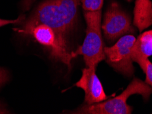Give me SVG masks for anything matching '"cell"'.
Here are the masks:
<instances>
[{
  "instance_id": "obj_1",
  "label": "cell",
  "mask_w": 152,
  "mask_h": 114,
  "mask_svg": "<svg viewBox=\"0 0 152 114\" xmlns=\"http://www.w3.org/2000/svg\"><path fill=\"white\" fill-rule=\"evenodd\" d=\"M80 3L81 0H44L25 21L23 26L15 30L26 35L36 25L44 24L66 39L75 27Z\"/></svg>"
},
{
  "instance_id": "obj_2",
  "label": "cell",
  "mask_w": 152,
  "mask_h": 114,
  "mask_svg": "<svg viewBox=\"0 0 152 114\" xmlns=\"http://www.w3.org/2000/svg\"><path fill=\"white\" fill-rule=\"evenodd\" d=\"M152 88L145 81L138 78L134 79L120 95L98 103L84 104L69 113L80 114H130L132 108L127 104V100L133 94L141 95L145 101L149 100Z\"/></svg>"
},
{
  "instance_id": "obj_3",
  "label": "cell",
  "mask_w": 152,
  "mask_h": 114,
  "mask_svg": "<svg viewBox=\"0 0 152 114\" xmlns=\"http://www.w3.org/2000/svg\"><path fill=\"white\" fill-rule=\"evenodd\" d=\"M102 10L84 11L86 23V37L83 44L71 52L73 59L82 55L86 67H97L100 62L106 59L102 38Z\"/></svg>"
},
{
  "instance_id": "obj_4",
  "label": "cell",
  "mask_w": 152,
  "mask_h": 114,
  "mask_svg": "<svg viewBox=\"0 0 152 114\" xmlns=\"http://www.w3.org/2000/svg\"><path fill=\"white\" fill-rule=\"evenodd\" d=\"M34 38L39 44L48 51L50 57L56 62H60L71 68L73 60L71 52L69 51L67 41L46 25L40 24L36 25L26 33Z\"/></svg>"
},
{
  "instance_id": "obj_5",
  "label": "cell",
  "mask_w": 152,
  "mask_h": 114,
  "mask_svg": "<svg viewBox=\"0 0 152 114\" xmlns=\"http://www.w3.org/2000/svg\"><path fill=\"white\" fill-rule=\"evenodd\" d=\"M135 41L136 38L133 35H124L113 46L104 49L107 63L127 77L132 76L134 71L132 49Z\"/></svg>"
},
{
  "instance_id": "obj_6",
  "label": "cell",
  "mask_w": 152,
  "mask_h": 114,
  "mask_svg": "<svg viewBox=\"0 0 152 114\" xmlns=\"http://www.w3.org/2000/svg\"><path fill=\"white\" fill-rule=\"evenodd\" d=\"M102 28L108 42L115 41L126 33L134 32L130 17L117 2H113L105 13Z\"/></svg>"
},
{
  "instance_id": "obj_7",
  "label": "cell",
  "mask_w": 152,
  "mask_h": 114,
  "mask_svg": "<svg viewBox=\"0 0 152 114\" xmlns=\"http://www.w3.org/2000/svg\"><path fill=\"white\" fill-rule=\"evenodd\" d=\"M95 70L96 66L84 68L80 80L75 84L76 87L84 91V102L87 105L98 103L108 98Z\"/></svg>"
},
{
  "instance_id": "obj_8",
  "label": "cell",
  "mask_w": 152,
  "mask_h": 114,
  "mask_svg": "<svg viewBox=\"0 0 152 114\" xmlns=\"http://www.w3.org/2000/svg\"><path fill=\"white\" fill-rule=\"evenodd\" d=\"M152 55V30L143 32L136 39L132 49L133 62L140 67L143 66L145 60Z\"/></svg>"
},
{
  "instance_id": "obj_9",
  "label": "cell",
  "mask_w": 152,
  "mask_h": 114,
  "mask_svg": "<svg viewBox=\"0 0 152 114\" xmlns=\"http://www.w3.org/2000/svg\"><path fill=\"white\" fill-rule=\"evenodd\" d=\"M134 24L142 32L152 25L151 0H136L134 9Z\"/></svg>"
},
{
  "instance_id": "obj_10",
  "label": "cell",
  "mask_w": 152,
  "mask_h": 114,
  "mask_svg": "<svg viewBox=\"0 0 152 114\" xmlns=\"http://www.w3.org/2000/svg\"><path fill=\"white\" fill-rule=\"evenodd\" d=\"M104 0H81V3L85 12H95L102 10Z\"/></svg>"
},
{
  "instance_id": "obj_11",
  "label": "cell",
  "mask_w": 152,
  "mask_h": 114,
  "mask_svg": "<svg viewBox=\"0 0 152 114\" xmlns=\"http://www.w3.org/2000/svg\"><path fill=\"white\" fill-rule=\"evenodd\" d=\"M140 68L146 75L145 82L152 88V63L147 59L145 60L143 66Z\"/></svg>"
},
{
  "instance_id": "obj_12",
  "label": "cell",
  "mask_w": 152,
  "mask_h": 114,
  "mask_svg": "<svg viewBox=\"0 0 152 114\" xmlns=\"http://www.w3.org/2000/svg\"><path fill=\"white\" fill-rule=\"evenodd\" d=\"M10 80V74L6 68L0 66V89Z\"/></svg>"
},
{
  "instance_id": "obj_13",
  "label": "cell",
  "mask_w": 152,
  "mask_h": 114,
  "mask_svg": "<svg viewBox=\"0 0 152 114\" xmlns=\"http://www.w3.org/2000/svg\"><path fill=\"white\" fill-rule=\"evenodd\" d=\"M23 20H24V17L22 16V15L18 17L17 19H14V20H7V19H0V28L4 25H7L8 24H16L22 21H23Z\"/></svg>"
},
{
  "instance_id": "obj_14",
  "label": "cell",
  "mask_w": 152,
  "mask_h": 114,
  "mask_svg": "<svg viewBox=\"0 0 152 114\" xmlns=\"http://www.w3.org/2000/svg\"><path fill=\"white\" fill-rule=\"evenodd\" d=\"M35 1L36 0H21V6L22 10L24 11L30 10Z\"/></svg>"
},
{
  "instance_id": "obj_15",
  "label": "cell",
  "mask_w": 152,
  "mask_h": 114,
  "mask_svg": "<svg viewBox=\"0 0 152 114\" xmlns=\"http://www.w3.org/2000/svg\"><path fill=\"white\" fill-rule=\"evenodd\" d=\"M9 113V111L6 108L5 106L0 103V114Z\"/></svg>"
},
{
  "instance_id": "obj_16",
  "label": "cell",
  "mask_w": 152,
  "mask_h": 114,
  "mask_svg": "<svg viewBox=\"0 0 152 114\" xmlns=\"http://www.w3.org/2000/svg\"><path fill=\"white\" fill-rule=\"evenodd\" d=\"M127 1H130V0H127Z\"/></svg>"
}]
</instances>
